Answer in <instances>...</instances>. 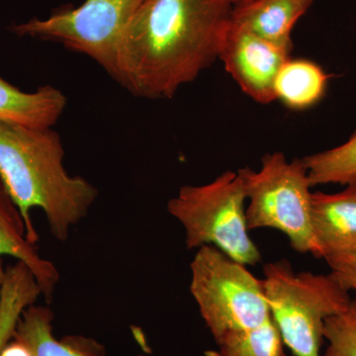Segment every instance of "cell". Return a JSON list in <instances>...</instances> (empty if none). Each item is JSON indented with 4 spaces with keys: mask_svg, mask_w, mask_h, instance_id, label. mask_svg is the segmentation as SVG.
<instances>
[{
    "mask_svg": "<svg viewBox=\"0 0 356 356\" xmlns=\"http://www.w3.org/2000/svg\"><path fill=\"white\" fill-rule=\"evenodd\" d=\"M55 315L50 307H26L18 318L13 332L29 348L33 356H107L106 348L92 337L67 334L58 339L54 334Z\"/></svg>",
    "mask_w": 356,
    "mask_h": 356,
    "instance_id": "30bf717a",
    "label": "cell"
},
{
    "mask_svg": "<svg viewBox=\"0 0 356 356\" xmlns=\"http://www.w3.org/2000/svg\"><path fill=\"white\" fill-rule=\"evenodd\" d=\"M314 0H252L234 7L232 23L293 50L292 32Z\"/></svg>",
    "mask_w": 356,
    "mask_h": 356,
    "instance_id": "7c38bea8",
    "label": "cell"
},
{
    "mask_svg": "<svg viewBox=\"0 0 356 356\" xmlns=\"http://www.w3.org/2000/svg\"><path fill=\"white\" fill-rule=\"evenodd\" d=\"M323 334L329 346L321 356H356V300L346 310L325 318Z\"/></svg>",
    "mask_w": 356,
    "mask_h": 356,
    "instance_id": "ac0fdd59",
    "label": "cell"
},
{
    "mask_svg": "<svg viewBox=\"0 0 356 356\" xmlns=\"http://www.w3.org/2000/svg\"><path fill=\"white\" fill-rule=\"evenodd\" d=\"M339 193L312 192L314 235L325 255L356 247V180Z\"/></svg>",
    "mask_w": 356,
    "mask_h": 356,
    "instance_id": "8fae6325",
    "label": "cell"
},
{
    "mask_svg": "<svg viewBox=\"0 0 356 356\" xmlns=\"http://www.w3.org/2000/svg\"><path fill=\"white\" fill-rule=\"evenodd\" d=\"M40 296V288L30 274L21 269L7 271L0 293V350L13 339L21 313Z\"/></svg>",
    "mask_w": 356,
    "mask_h": 356,
    "instance_id": "9a60e30c",
    "label": "cell"
},
{
    "mask_svg": "<svg viewBox=\"0 0 356 356\" xmlns=\"http://www.w3.org/2000/svg\"><path fill=\"white\" fill-rule=\"evenodd\" d=\"M238 172L250 201L245 209L248 231L278 229L296 252L323 257L312 225V185L303 159L288 161L275 152L262 158L257 172L248 168Z\"/></svg>",
    "mask_w": 356,
    "mask_h": 356,
    "instance_id": "5b68a950",
    "label": "cell"
},
{
    "mask_svg": "<svg viewBox=\"0 0 356 356\" xmlns=\"http://www.w3.org/2000/svg\"><path fill=\"white\" fill-rule=\"evenodd\" d=\"M216 343L219 350L212 356H286L273 318L255 329L226 334Z\"/></svg>",
    "mask_w": 356,
    "mask_h": 356,
    "instance_id": "e0dca14e",
    "label": "cell"
},
{
    "mask_svg": "<svg viewBox=\"0 0 356 356\" xmlns=\"http://www.w3.org/2000/svg\"><path fill=\"white\" fill-rule=\"evenodd\" d=\"M0 356H33V355L24 343L17 339H11L0 350Z\"/></svg>",
    "mask_w": 356,
    "mask_h": 356,
    "instance_id": "ffe728a7",
    "label": "cell"
},
{
    "mask_svg": "<svg viewBox=\"0 0 356 356\" xmlns=\"http://www.w3.org/2000/svg\"><path fill=\"white\" fill-rule=\"evenodd\" d=\"M10 257L24 264L34 274L42 296L50 303L60 280V273L53 262L41 257L37 245L30 242L24 218L0 179V257Z\"/></svg>",
    "mask_w": 356,
    "mask_h": 356,
    "instance_id": "9c48e42d",
    "label": "cell"
},
{
    "mask_svg": "<svg viewBox=\"0 0 356 356\" xmlns=\"http://www.w3.org/2000/svg\"><path fill=\"white\" fill-rule=\"evenodd\" d=\"M327 81L329 76L316 63L290 58L276 76L274 93L288 108L305 110L322 99Z\"/></svg>",
    "mask_w": 356,
    "mask_h": 356,
    "instance_id": "5bb4252c",
    "label": "cell"
},
{
    "mask_svg": "<svg viewBox=\"0 0 356 356\" xmlns=\"http://www.w3.org/2000/svg\"><path fill=\"white\" fill-rule=\"evenodd\" d=\"M233 4L234 7L245 6V4L250 3L252 0H229Z\"/></svg>",
    "mask_w": 356,
    "mask_h": 356,
    "instance_id": "7402d4cb",
    "label": "cell"
},
{
    "mask_svg": "<svg viewBox=\"0 0 356 356\" xmlns=\"http://www.w3.org/2000/svg\"><path fill=\"white\" fill-rule=\"evenodd\" d=\"M291 50L232 23L222 41L219 60L243 92L254 102L276 100L274 83Z\"/></svg>",
    "mask_w": 356,
    "mask_h": 356,
    "instance_id": "ba28073f",
    "label": "cell"
},
{
    "mask_svg": "<svg viewBox=\"0 0 356 356\" xmlns=\"http://www.w3.org/2000/svg\"><path fill=\"white\" fill-rule=\"evenodd\" d=\"M229 0H145L122 32L112 79L136 97L172 98L219 58Z\"/></svg>",
    "mask_w": 356,
    "mask_h": 356,
    "instance_id": "6da1fadb",
    "label": "cell"
},
{
    "mask_svg": "<svg viewBox=\"0 0 356 356\" xmlns=\"http://www.w3.org/2000/svg\"><path fill=\"white\" fill-rule=\"evenodd\" d=\"M213 245L198 248L189 289L215 341L255 329L271 318L262 280Z\"/></svg>",
    "mask_w": 356,
    "mask_h": 356,
    "instance_id": "8992f818",
    "label": "cell"
},
{
    "mask_svg": "<svg viewBox=\"0 0 356 356\" xmlns=\"http://www.w3.org/2000/svg\"><path fill=\"white\" fill-rule=\"evenodd\" d=\"M139 356H145V355H139Z\"/></svg>",
    "mask_w": 356,
    "mask_h": 356,
    "instance_id": "603a6c76",
    "label": "cell"
},
{
    "mask_svg": "<svg viewBox=\"0 0 356 356\" xmlns=\"http://www.w3.org/2000/svg\"><path fill=\"white\" fill-rule=\"evenodd\" d=\"M4 275H6V267H4L3 261L0 257V293H1L2 284H3Z\"/></svg>",
    "mask_w": 356,
    "mask_h": 356,
    "instance_id": "44dd1931",
    "label": "cell"
},
{
    "mask_svg": "<svg viewBox=\"0 0 356 356\" xmlns=\"http://www.w3.org/2000/svg\"><path fill=\"white\" fill-rule=\"evenodd\" d=\"M264 296L283 343L295 356H321L324 323L353 299L332 273H295L286 259L264 268Z\"/></svg>",
    "mask_w": 356,
    "mask_h": 356,
    "instance_id": "3957f363",
    "label": "cell"
},
{
    "mask_svg": "<svg viewBox=\"0 0 356 356\" xmlns=\"http://www.w3.org/2000/svg\"><path fill=\"white\" fill-rule=\"evenodd\" d=\"M312 187L356 180V132L341 146L303 159Z\"/></svg>",
    "mask_w": 356,
    "mask_h": 356,
    "instance_id": "2e32d148",
    "label": "cell"
},
{
    "mask_svg": "<svg viewBox=\"0 0 356 356\" xmlns=\"http://www.w3.org/2000/svg\"><path fill=\"white\" fill-rule=\"evenodd\" d=\"M145 0H86L46 19L33 18L13 24L18 37L62 44L65 49L95 60L110 76L122 32Z\"/></svg>",
    "mask_w": 356,
    "mask_h": 356,
    "instance_id": "52a82bcc",
    "label": "cell"
},
{
    "mask_svg": "<svg viewBox=\"0 0 356 356\" xmlns=\"http://www.w3.org/2000/svg\"><path fill=\"white\" fill-rule=\"evenodd\" d=\"M67 104L64 93L49 84L26 92L0 77V121L30 128H53Z\"/></svg>",
    "mask_w": 356,
    "mask_h": 356,
    "instance_id": "4fadbf2b",
    "label": "cell"
},
{
    "mask_svg": "<svg viewBox=\"0 0 356 356\" xmlns=\"http://www.w3.org/2000/svg\"><path fill=\"white\" fill-rule=\"evenodd\" d=\"M64 159V145L53 128L0 121V179L19 208L33 245L40 238L33 209L43 211L51 235L65 242L99 195L88 179L67 172Z\"/></svg>",
    "mask_w": 356,
    "mask_h": 356,
    "instance_id": "7a4b0ae2",
    "label": "cell"
},
{
    "mask_svg": "<svg viewBox=\"0 0 356 356\" xmlns=\"http://www.w3.org/2000/svg\"><path fill=\"white\" fill-rule=\"evenodd\" d=\"M245 187L238 172H226L210 184L185 185L168 211L185 229L187 248L213 245L234 261L255 266L261 254L248 235Z\"/></svg>",
    "mask_w": 356,
    "mask_h": 356,
    "instance_id": "277c9868",
    "label": "cell"
},
{
    "mask_svg": "<svg viewBox=\"0 0 356 356\" xmlns=\"http://www.w3.org/2000/svg\"><path fill=\"white\" fill-rule=\"evenodd\" d=\"M324 259L339 284L348 291L356 292V247L332 252Z\"/></svg>",
    "mask_w": 356,
    "mask_h": 356,
    "instance_id": "d6986e66",
    "label": "cell"
}]
</instances>
